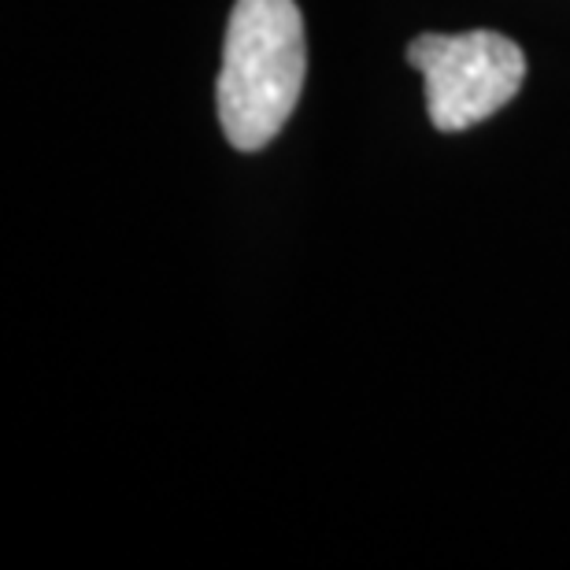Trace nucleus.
<instances>
[{"instance_id": "f257e3e1", "label": "nucleus", "mask_w": 570, "mask_h": 570, "mask_svg": "<svg viewBox=\"0 0 570 570\" xmlns=\"http://www.w3.org/2000/svg\"><path fill=\"white\" fill-rule=\"evenodd\" d=\"M307 75L304 19L293 0H237L215 86L219 127L237 153H259L282 134Z\"/></svg>"}, {"instance_id": "f03ea898", "label": "nucleus", "mask_w": 570, "mask_h": 570, "mask_svg": "<svg viewBox=\"0 0 570 570\" xmlns=\"http://www.w3.org/2000/svg\"><path fill=\"white\" fill-rule=\"evenodd\" d=\"M407 63L426 78V111L441 134L471 130L519 97L527 56L497 30L423 33L407 45Z\"/></svg>"}]
</instances>
